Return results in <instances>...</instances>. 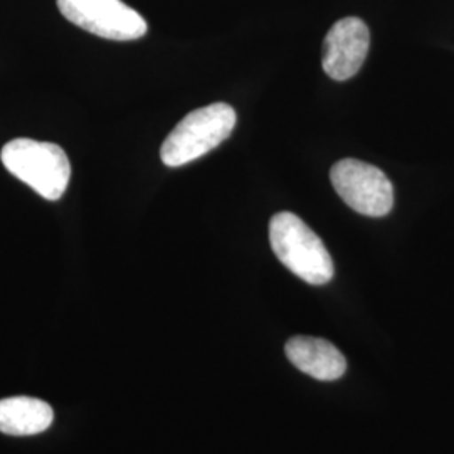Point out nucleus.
<instances>
[{
	"mask_svg": "<svg viewBox=\"0 0 454 454\" xmlns=\"http://www.w3.org/2000/svg\"><path fill=\"white\" fill-rule=\"evenodd\" d=\"M286 357L293 365L317 380L332 382L340 379L347 371V360L340 350L324 339L298 335L285 347Z\"/></svg>",
	"mask_w": 454,
	"mask_h": 454,
	"instance_id": "7",
	"label": "nucleus"
},
{
	"mask_svg": "<svg viewBox=\"0 0 454 454\" xmlns=\"http://www.w3.org/2000/svg\"><path fill=\"white\" fill-rule=\"evenodd\" d=\"M54 421L52 407L34 397H7L0 401V433L9 436H34L44 433Z\"/></svg>",
	"mask_w": 454,
	"mask_h": 454,
	"instance_id": "8",
	"label": "nucleus"
},
{
	"mask_svg": "<svg viewBox=\"0 0 454 454\" xmlns=\"http://www.w3.org/2000/svg\"><path fill=\"white\" fill-rule=\"evenodd\" d=\"M270 243L276 258L309 285H326L333 278V260L324 241L296 214L278 212L271 217Z\"/></svg>",
	"mask_w": 454,
	"mask_h": 454,
	"instance_id": "1",
	"label": "nucleus"
},
{
	"mask_svg": "<svg viewBox=\"0 0 454 454\" xmlns=\"http://www.w3.org/2000/svg\"><path fill=\"white\" fill-rule=\"evenodd\" d=\"M330 180L341 200L358 214L384 217L394 207L392 182L375 165L343 159L332 167Z\"/></svg>",
	"mask_w": 454,
	"mask_h": 454,
	"instance_id": "4",
	"label": "nucleus"
},
{
	"mask_svg": "<svg viewBox=\"0 0 454 454\" xmlns=\"http://www.w3.org/2000/svg\"><path fill=\"white\" fill-rule=\"evenodd\" d=\"M63 16L88 33L112 41H135L146 34V20L121 0H56Z\"/></svg>",
	"mask_w": 454,
	"mask_h": 454,
	"instance_id": "5",
	"label": "nucleus"
},
{
	"mask_svg": "<svg viewBox=\"0 0 454 454\" xmlns=\"http://www.w3.org/2000/svg\"><path fill=\"white\" fill-rule=\"evenodd\" d=\"M371 46L367 24L358 17H345L333 24L324 41V71L337 82L350 80L364 65Z\"/></svg>",
	"mask_w": 454,
	"mask_h": 454,
	"instance_id": "6",
	"label": "nucleus"
},
{
	"mask_svg": "<svg viewBox=\"0 0 454 454\" xmlns=\"http://www.w3.org/2000/svg\"><path fill=\"white\" fill-rule=\"evenodd\" d=\"M236 127V112L227 103H214L184 116L165 138L160 157L167 167L194 162L221 145Z\"/></svg>",
	"mask_w": 454,
	"mask_h": 454,
	"instance_id": "3",
	"label": "nucleus"
},
{
	"mask_svg": "<svg viewBox=\"0 0 454 454\" xmlns=\"http://www.w3.org/2000/svg\"><path fill=\"white\" fill-rule=\"evenodd\" d=\"M4 167L34 192L58 200L65 194L71 179V163L65 150L56 144L16 138L2 148Z\"/></svg>",
	"mask_w": 454,
	"mask_h": 454,
	"instance_id": "2",
	"label": "nucleus"
}]
</instances>
